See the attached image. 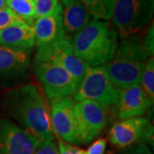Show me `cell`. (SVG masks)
<instances>
[{
  "instance_id": "1",
  "label": "cell",
  "mask_w": 154,
  "mask_h": 154,
  "mask_svg": "<svg viewBox=\"0 0 154 154\" xmlns=\"http://www.w3.org/2000/svg\"><path fill=\"white\" fill-rule=\"evenodd\" d=\"M5 104L9 115L40 143L54 140L48 107L33 84L11 91L6 96Z\"/></svg>"
},
{
  "instance_id": "2",
  "label": "cell",
  "mask_w": 154,
  "mask_h": 154,
  "mask_svg": "<svg viewBox=\"0 0 154 154\" xmlns=\"http://www.w3.org/2000/svg\"><path fill=\"white\" fill-rule=\"evenodd\" d=\"M150 57H152L139 35L134 34L122 39L113 58L105 65L114 88L122 91L139 84L146 62Z\"/></svg>"
},
{
  "instance_id": "3",
  "label": "cell",
  "mask_w": 154,
  "mask_h": 154,
  "mask_svg": "<svg viewBox=\"0 0 154 154\" xmlns=\"http://www.w3.org/2000/svg\"><path fill=\"white\" fill-rule=\"evenodd\" d=\"M118 35L105 21L93 20L72 38L74 51L89 66L105 65L115 55Z\"/></svg>"
},
{
  "instance_id": "4",
  "label": "cell",
  "mask_w": 154,
  "mask_h": 154,
  "mask_svg": "<svg viewBox=\"0 0 154 154\" xmlns=\"http://www.w3.org/2000/svg\"><path fill=\"white\" fill-rule=\"evenodd\" d=\"M34 65L51 63L64 69L75 80L78 88L87 74L89 65L77 57L74 51L72 38L64 34L55 41L37 47L33 58Z\"/></svg>"
},
{
  "instance_id": "5",
  "label": "cell",
  "mask_w": 154,
  "mask_h": 154,
  "mask_svg": "<svg viewBox=\"0 0 154 154\" xmlns=\"http://www.w3.org/2000/svg\"><path fill=\"white\" fill-rule=\"evenodd\" d=\"M154 0H116L112 23L122 38L136 34L152 19Z\"/></svg>"
},
{
  "instance_id": "6",
  "label": "cell",
  "mask_w": 154,
  "mask_h": 154,
  "mask_svg": "<svg viewBox=\"0 0 154 154\" xmlns=\"http://www.w3.org/2000/svg\"><path fill=\"white\" fill-rule=\"evenodd\" d=\"M118 95L119 91L112 85L105 65L89 66L80 88L73 96V100H94L107 109L116 106Z\"/></svg>"
},
{
  "instance_id": "7",
  "label": "cell",
  "mask_w": 154,
  "mask_h": 154,
  "mask_svg": "<svg viewBox=\"0 0 154 154\" xmlns=\"http://www.w3.org/2000/svg\"><path fill=\"white\" fill-rule=\"evenodd\" d=\"M35 67L36 76L42 83L48 99L70 98L76 93V82L62 67L51 63H40Z\"/></svg>"
},
{
  "instance_id": "8",
  "label": "cell",
  "mask_w": 154,
  "mask_h": 154,
  "mask_svg": "<svg viewBox=\"0 0 154 154\" xmlns=\"http://www.w3.org/2000/svg\"><path fill=\"white\" fill-rule=\"evenodd\" d=\"M153 137V126L147 118L132 117L115 123L110 131L109 139L114 146L125 148L136 144L151 142Z\"/></svg>"
},
{
  "instance_id": "9",
  "label": "cell",
  "mask_w": 154,
  "mask_h": 154,
  "mask_svg": "<svg viewBox=\"0 0 154 154\" xmlns=\"http://www.w3.org/2000/svg\"><path fill=\"white\" fill-rule=\"evenodd\" d=\"M106 109L98 102L83 99L75 102V111L80 144L94 140L106 125Z\"/></svg>"
},
{
  "instance_id": "10",
  "label": "cell",
  "mask_w": 154,
  "mask_h": 154,
  "mask_svg": "<svg viewBox=\"0 0 154 154\" xmlns=\"http://www.w3.org/2000/svg\"><path fill=\"white\" fill-rule=\"evenodd\" d=\"M49 111L52 130L56 135L67 143L80 144L73 99H51Z\"/></svg>"
},
{
  "instance_id": "11",
  "label": "cell",
  "mask_w": 154,
  "mask_h": 154,
  "mask_svg": "<svg viewBox=\"0 0 154 154\" xmlns=\"http://www.w3.org/2000/svg\"><path fill=\"white\" fill-rule=\"evenodd\" d=\"M40 142L10 120H0V154H34Z\"/></svg>"
},
{
  "instance_id": "12",
  "label": "cell",
  "mask_w": 154,
  "mask_h": 154,
  "mask_svg": "<svg viewBox=\"0 0 154 154\" xmlns=\"http://www.w3.org/2000/svg\"><path fill=\"white\" fill-rule=\"evenodd\" d=\"M150 100L140 84L119 91L117 99V112L119 118L128 119L141 116L150 109Z\"/></svg>"
},
{
  "instance_id": "13",
  "label": "cell",
  "mask_w": 154,
  "mask_h": 154,
  "mask_svg": "<svg viewBox=\"0 0 154 154\" xmlns=\"http://www.w3.org/2000/svg\"><path fill=\"white\" fill-rule=\"evenodd\" d=\"M0 46L30 54L35 46L33 26L24 23L0 29Z\"/></svg>"
},
{
  "instance_id": "14",
  "label": "cell",
  "mask_w": 154,
  "mask_h": 154,
  "mask_svg": "<svg viewBox=\"0 0 154 154\" xmlns=\"http://www.w3.org/2000/svg\"><path fill=\"white\" fill-rule=\"evenodd\" d=\"M33 30L36 47L50 44L66 34L63 26L61 5L52 14L35 19Z\"/></svg>"
},
{
  "instance_id": "15",
  "label": "cell",
  "mask_w": 154,
  "mask_h": 154,
  "mask_svg": "<svg viewBox=\"0 0 154 154\" xmlns=\"http://www.w3.org/2000/svg\"><path fill=\"white\" fill-rule=\"evenodd\" d=\"M63 26L67 35H75L94 19L80 0H61Z\"/></svg>"
},
{
  "instance_id": "16",
  "label": "cell",
  "mask_w": 154,
  "mask_h": 154,
  "mask_svg": "<svg viewBox=\"0 0 154 154\" xmlns=\"http://www.w3.org/2000/svg\"><path fill=\"white\" fill-rule=\"evenodd\" d=\"M30 54L0 46V76L21 78L28 70Z\"/></svg>"
},
{
  "instance_id": "17",
  "label": "cell",
  "mask_w": 154,
  "mask_h": 154,
  "mask_svg": "<svg viewBox=\"0 0 154 154\" xmlns=\"http://www.w3.org/2000/svg\"><path fill=\"white\" fill-rule=\"evenodd\" d=\"M94 20L107 22L111 19L116 0H80Z\"/></svg>"
},
{
  "instance_id": "18",
  "label": "cell",
  "mask_w": 154,
  "mask_h": 154,
  "mask_svg": "<svg viewBox=\"0 0 154 154\" xmlns=\"http://www.w3.org/2000/svg\"><path fill=\"white\" fill-rule=\"evenodd\" d=\"M8 7L17 17L33 25L35 21V13L33 0H6Z\"/></svg>"
},
{
  "instance_id": "19",
  "label": "cell",
  "mask_w": 154,
  "mask_h": 154,
  "mask_svg": "<svg viewBox=\"0 0 154 154\" xmlns=\"http://www.w3.org/2000/svg\"><path fill=\"white\" fill-rule=\"evenodd\" d=\"M140 86L143 89L151 104L154 103V59L150 57L146 62L143 70L140 75Z\"/></svg>"
},
{
  "instance_id": "20",
  "label": "cell",
  "mask_w": 154,
  "mask_h": 154,
  "mask_svg": "<svg viewBox=\"0 0 154 154\" xmlns=\"http://www.w3.org/2000/svg\"><path fill=\"white\" fill-rule=\"evenodd\" d=\"M35 19L49 16L60 6L59 0H33Z\"/></svg>"
},
{
  "instance_id": "21",
  "label": "cell",
  "mask_w": 154,
  "mask_h": 154,
  "mask_svg": "<svg viewBox=\"0 0 154 154\" xmlns=\"http://www.w3.org/2000/svg\"><path fill=\"white\" fill-rule=\"evenodd\" d=\"M24 23H28V22H25L21 17H17L8 7L0 9V29L8 28L11 26H15V25H21Z\"/></svg>"
},
{
  "instance_id": "22",
  "label": "cell",
  "mask_w": 154,
  "mask_h": 154,
  "mask_svg": "<svg viewBox=\"0 0 154 154\" xmlns=\"http://www.w3.org/2000/svg\"><path fill=\"white\" fill-rule=\"evenodd\" d=\"M57 151L58 154H86V151L71 144L67 143L60 139L57 144Z\"/></svg>"
},
{
  "instance_id": "23",
  "label": "cell",
  "mask_w": 154,
  "mask_h": 154,
  "mask_svg": "<svg viewBox=\"0 0 154 154\" xmlns=\"http://www.w3.org/2000/svg\"><path fill=\"white\" fill-rule=\"evenodd\" d=\"M34 154H58L57 146L54 140H46L39 144Z\"/></svg>"
},
{
  "instance_id": "24",
  "label": "cell",
  "mask_w": 154,
  "mask_h": 154,
  "mask_svg": "<svg viewBox=\"0 0 154 154\" xmlns=\"http://www.w3.org/2000/svg\"><path fill=\"white\" fill-rule=\"evenodd\" d=\"M107 141L105 139H99L92 144L86 152V154H104Z\"/></svg>"
},
{
  "instance_id": "25",
  "label": "cell",
  "mask_w": 154,
  "mask_h": 154,
  "mask_svg": "<svg viewBox=\"0 0 154 154\" xmlns=\"http://www.w3.org/2000/svg\"><path fill=\"white\" fill-rule=\"evenodd\" d=\"M153 25L148 30L147 33L146 34L143 38V44L145 48L148 51V53L152 57H153L154 52V43H153Z\"/></svg>"
},
{
  "instance_id": "26",
  "label": "cell",
  "mask_w": 154,
  "mask_h": 154,
  "mask_svg": "<svg viewBox=\"0 0 154 154\" xmlns=\"http://www.w3.org/2000/svg\"><path fill=\"white\" fill-rule=\"evenodd\" d=\"M127 154H152L149 147L145 144H136L130 146L127 151Z\"/></svg>"
},
{
  "instance_id": "27",
  "label": "cell",
  "mask_w": 154,
  "mask_h": 154,
  "mask_svg": "<svg viewBox=\"0 0 154 154\" xmlns=\"http://www.w3.org/2000/svg\"><path fill=\"white\" fill-rule=\"evenodd\" d=\"M6 7V0H0V9Z\"/></svg>"
}]
</instances>
